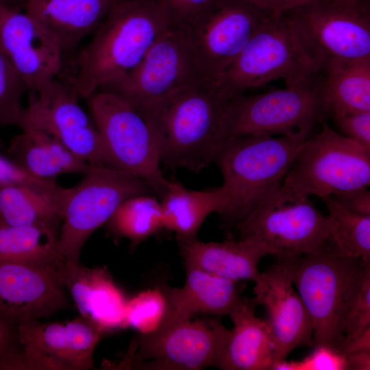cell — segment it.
<instances>
[{
  "label": "cell",
  "instance_id": "6da1fadb",
  "mask_svg": "<svg viewBox=\"0 0 370 370\" xmlns=\"http://www.w3.org/2000/svg\"><path fill=\"white\" fill-rule=\"evenodd\" d=\"M171 23L156 0H119L81 50L69 79L88 98L135 68Z\"/></svg>",
  "mask_w": 370,
  "mask_h": 370
},
{
  "label": "cell",
  "instance_id": "7a4b0ae2",
  "mask_svg": "<svg viewBox=\"0 0 370 370\" xmlns=\"http://www.w3.org/2000/svg\"><path fill=\"white\" fill-rule=\"evenodd\" d=\"M225 101L214 88L195 81L140 114L153 131L160 162L194 172L214 162L226 139Z\"/></svg>",
  "mask_w": 370,
  "mask_h": 370
},
{
  "label": "cell",
  "instance_id": "3957f363",
  "mask_svg": "<svg viewBox=\"0 0 370 370\" xmlns=\"http://www.w3.org/2000/svg\"><path fill=\"white\" fill-rule=\"evenodd\" d=\"M308 136L269 135L226 138L214 163L223 176L230 201L221 214L235 227L275 195Z\"/></svg>",
  "mask_w": 370,
  "mask_h": 370
},
{
  "label": "cell",
  "instance_id": "277c9868",
  "mask_svg": "<svg viewBox=\"0 0 370 370\" xmlns=\"http://www.w3.org/2000/svg\"><path fill=\"white\" fill-rule=\"evenodd\" d=\"M284 263L302 299L313 328V346L340 351L347 314L370 263L338 254L325 243L317 249Z\"/></svg>",
  "mask_w": 370,
  "mask_h": 370
},
{
  "label": "cell",
  "instance_id": "5b68a950",
  "mask_svg": "<svg viewBox=\"0 0 370 370\" xmlns=\"http://www.w3.org/2000/svg\"><path fill=\"white\" fill-rule=\"evenodd\" d=\"M369 184L370 151L322 123L320 132L304 141L280 188L264 206L337 195Z\"/></svg>",
  "mask_w": 370,
  "mask_h": 370
},
{
  "label": "cell",
  "instance_id": "8992f818",
  "mask_svg": "<svg viewBox=\"0 0 370 370\" xmlns=\"http://www.w3.org/2000/svg\"><path fill=\"white\" fill-rule=\"evenodd\" d=\"M321 67L283 14H273L224 71L216 91L225 100L278 79L286 85L317 78Z\"/></svg>",
  "mask_w": 370,
  "mask_h": 370
},
{
  "label": "cell",
  "instance_id": "52a82bcc",
  "mask_svg": "<svg viewBox=\"0 0 370 370\" xmlns=\"http://www.w3.org/2000/svg\"><path fill=\"white\" fill-rule=\"evenodd\" d=\"M320 75L264 93L226 100L223 127L225 138L257 135L308 136L327 116Z\"/></svg>",
  "mask_w": 370,
  "mask_h": 370
},
{
  "label": "cell",
  "instance_id": "ba28073f",
  "mask_svg": "<svg viewBox=\"0 0 370 370\" xmlns=\"http://www.w3.org/2000/svg\"><path fill=\"white\" fill-rule=\"evenodd\" d=\"M273 14L245 0H214L180 28L197 79L215 89L224 71Z\"/></svg>",
  "mask_w": 370,
  "mask_h": 370
},
{
  "label": "cell",
  "instance_id": "9c48e42d",
  "mask_svg": "<svg viewBox=\"0 0 370 370\" xmlns=\"http://www.w3.org/2000/svg\"><path fill=\"white\" fill-rule=\"evenodd\" d=\"M86 99L108 166L143 180L161 196L169 180L161 171L157 143L147 121L113 92L98 90Z\"/></svg>",
  "mask_w": 370,
  "mask_h": 370
},
{
  "label": "cell",
  "instance_id": "30bf717a",
  "mask_svg": "<svg viewBox=\"0 0 370 370\" xmlns=\"http://www.w3.org/2000/svg\"><path fill=\"white\" fill-rule=\"evenodd\" d=\"M151 190L136 176L110 166H90L82 180L69 188L58 237L61 260L79 261L88 238L123 201Z\"/></svg>",
  "mask_w": 370,
  "mask_h": 370
},
{
  "label": "cell",
  "instance_id": "8fae6325",
  "mask_svg": "<svg viewBox=\"0 0 370 370\" xmlns=\"http://www.w3.org/2000/svg\"><path fill=\"white\" fill-rule=\"evenodd\" d=\"M282 14L321 69L331 60L370 58V12L365 0H312Z\"/></svg>",
  "mask_w": 370,
  "mask_h": 370
},
{
  "label": "cell",
  "instance_id": "7c38bea8",
  "mask_svg": "<svg viewBox=\"0 0 370 370\" xmlns=\"http://www.w3.org/2000/svg\"><path fill=\"white\" fill-rule=\"evenodd\" d=\"M230 333L217 319L175 322L140 334L122 365L158 370L220 368Z\"/></svg>",
  "mask_w": 370,
  "mask_h": 370
},
{
  "label": "cell",
  "instance_id": "4fadbf2b",
  "mask_svg": "<svg viewBox=\"0 0 370 370\" xmlns=\"http://www.w3.org/2000/svg\"><path fill=\"white\" fill-rule=\"evenodd\" d=\"M20 129L42 130L62 143L91 166H108L97 129L79 103L72 84L55 78L29 92Z\"/></svg>",
  "mask_w": 370,
  "mask_h": 370
},
{
  "label": "cell",
  "instance_id": "5bb4252c",
  "mask_svg": "<svg viewBox=\"0 0 370 370\" xmlns=\"http://www.w3.org/2000/svg\"><path fill=\"white\" fill-rule=\"evenodd\" d=\"M16 331L24 352L10 353V369H91L93 353L105 333L81 315L62 323L27 321L17 324Z\"/></svg>",
  "mask_w": 370,
  "mask_h": 370
},
{
  "label": "cell",
  "instance_id": "9a60e30c",
  "mask_svg": "<svg viewBox=\"0 0 370 370\" xmlns=\"http://www.w3.org/2000/svg\"><path fill=\"white\" fill-rule=\"evenodd\" d=\"M195 81L199 80L192 69L182 31L170 26L135 68L99 90L116 94L143 114Z\"/></svg>",
  "mask_w": 370,
  "mask_h": 370
},
{
  "label": "cell",
  "instance_id": "2e32d148",
  "mask_svg": "<svg viewBox=\"0 0 370 370\" xmlns=\"http://www.w3.org/2000/svg\"><path fill=\"white\" fill-rule=\"evenodd\" d=\"M235 227L241 237L261 242L278 260L293 259L314 251L328 240L330 232L328 216L308 198L262 206Z\"/></svg>",
  "mask_w": 370,
  "mask_h": 370
},
{
  "label": "cell",
  "instance_id": "e0dca14e",
  "mask_svg": "<svg viewBox=\"0 0 370 370\" xmlns=\"http://www.w3.org/2000/svg\"><path fill=\"white\" fill-rule=\"evenodd\" d=\"M0 47L28 92L50 82L62 70L63 53L56 40L26 12L1 1Z\"/></svg>",
  "mask_w": 370,
  "mask_h": 370
},
{
  "label": "cell",
  "instance_id": "ac0fdd59",
  "mask_svg": "<svg viewBox=\"0 0 370 370\" xmlns=\"http://www.w3.org/2000/svg\"><path fill=\"white\" fill-rule=\"evenodd\" d=\"M54 266L0 262V319L18 324L69 307Z\"/></svg>",
  "mask_w": 370,
  "mask_h": 370
},
{
  "label": "cell",
  "instance_id": "d6986e66",
  "mask_svg": "<svg viewBox=\"0 0 370 370\" xmlns=\"http://www.w3.org/2000/svg\"><path fill=\"white\" fill-rule=\"evenodd\" d=\"M254 282L253 302L266 309L275 361L297 347L313 346L310 317L284 263L278 260Z\"/></svg>",
  "mask_w": 370,
  "mask_h": 370
},
{
  "label": "cell",
  "instance_id": "ffe728a7",
  "mask_svg": "<svg viewBox=\"0 0 370 370\" xmlns=\"http://www.w3.org/2000/svg\"><path fill=\"white\" fill-rule=\"evenodd\" d=\"M54 269L82 317L91 321L105 333L126 328L127 299L107 269L88 268L79 261L66 260L58 262Z\"/></svg>",
  "mask_w": 370,
  "mask_h": 370
},
{
  "label": "cell",
  "instance_id": "44dd1931",
  "mask_svg": "<svg viewBox=\"0 0 370 370\" xmlns=\"http://www.w3.org/2000/svg\"><path fill=\"white\" fill-rule=\"evenodd\" d=\"M186 269L183 286L164 292L166 310L160 328L197 315L228 314L241 297L237 282L197 269Z\"/></svg>",
  "mask_w": 370,
  "mask_h": 370
},
{
  "label": "cell",
  "instance_id": "7402d4cb",
  "mask_svg": "<svg viewBox=\"0 0 370 370\" xmlns=\"http://www.w3.org/2000/svg\"><path fill=\"white\" fill-rule=\"evenodd\" d=\"M180 244L186 268L202 270L232 281L251 280L259 276L258 264L270 255L267 247L251 237L223 242L197 238Z\"/></svg>",
  "mask_w": 370,
  "mask_h": 370
},
{
  "label": "cell",
  "instance_id": "603a6c76",
  "mask_svg": "<svg viewBox=\"0 0 370 370\" xmlns=\"http://www.w3.org/2000/svg\"><path fill=\"white\" fill-rule=\"evenodd\" d=\"M119 0H27L25 12L58 42L63 55L74 49Z\"/></svg>",
  "mask_w": 370,
  "mask_h": 370
},
{
  "label": "cell",
  "instance_id": "cb8c5ba5",
  "mask_svg": "<svg viewBox=\"0 0 370 370\" xmlns=\"http://www.w3.org/2000/svg\"><path fill=\"white\" fill-rule=\"evenodd\" d=\"M233 328L221 362L224 370H269L275 361L265 319L256 316L253 301L241 297L227 314Z\"/></svg>",
  "mask_w": 370,
  "mask_h": 370
},
{
  "label": "cell",
  "instance_id": "d4e9b609",
  "mask_svg": "<svg viewBox=\"0 0 370 370\" xmlns=\"http://www.w3.org/2000/svg\"><path fill=\"white\" fill-rule=\"evenodd\" d=\"M160 198L164 228L174 232L182 243L197 238L202 223L210 214H221L225 211L230 194L223 184L197 190L169 180Z\"/></svg>",
  "mask_w": 370,
  "mask_h": 370
},
{
  "label": "cell",
  "instance_id": "484cf974",
  "mask_svg": "<svg viewBox=\"0 0 370 370\" xmlns=\"http://www.w3.org/2000/svg\"><path fill=\"white\" fill-rule=\"evenodd\" d=\"M14 136L8 147L10 158L31 175L54 180L66 174L84 175L90 165L59 140L42 130L25 127Z\"/></svg>",
  "mask_w": 370,
  "mask_h": 370
},
{
  "label": "cell",
  "instance_id": "4316f807",
  "mask_svg": "<svg viewBox=\"0 0 370 370\" xmlns=\"http://www.w3.org/2000/svg\"><path fill=\"white\" fill-rule=\"evenodd\" d=\"M69 188L23 184L0 186V225L60 229Z\"/></svg>",
  "mask_w": 370,
  "mask_h": 370
},
{
  "label": "cell",
  "instance_id": "83f0119b",
  "mask_svg": "<svg viewBox=\"0 0 370 370\" xmlns=\"http://www.w3.org/2000/svg\"><path fill=\"white\" fill-rule=\"evenodd\" d=\"M321 73V95L327 115L370 111V58L331 60Z\"/></svg>",
  "mask_w": 370,
  "mask_h": 370
},
{
  "label": "cell",
  "instance_id": "f1b7e54d",
  "mask_svg": "<svg viewBox=\"0 0 370 370\" xmlns=\"http://www.w3.org/2000/svg\"><path fill=\"white\" fill-rule=\"evenodd\" d=\"M59 232L50 227L0 225V262L56 265L61 261Z\"/></svg>",
  "mask_w": 370,
  "mask_h": 370
},
{
  "label": "cell",
  "instance_id": "f546056e",
  "mask_svg": "<svg viewBox=\"0 0 370 370\" xmlns=\"http://www.w3.org/2000/svg\"><path fill=\"white\" fill-rule=\"evenodd\" d=\"M110 234L125 238L132 247L164 228L160 200L140 194L123 201L105 224Z\"/></svg>",
  "mask_w": 370,
  "mask_h": 370
},
{
  "label": "cell",
  "instance_id": "4dcf8cb0",
  "mask_svg": "<svg viewBox=\"0 0 370 370\" xmlns=\"http://www.w3.org/2000/svg\"><path fill=\"white\" fill-rule=\"evenodd\" d=\"M321 199L328 210V240L335 251L370 263V216L351 211L332 196Z\"/></svg>",
  "mask_w": 370,
  "mask_h": 370
},
{
  "label": "cell",
  "instance_id": "1f68e13d",
  "mask_svg": "<svg viewBox=\"0 0 370 370\" xmlns=\"http://www.w3.org/2000/svg\"><path fill=\"white\" fill-rule=\"evenodd\" d=\"M166 310L164 293L159 289L142 291L127 299L125 321L126 328L137 330L140 334H147L161 325Z\"/></svg>",
  "mask_w": 370,
  "mask_h": 370
},
{
  "label": "cell",
  "instance_id": "d6a6232c",
  "mask_svg": "<svg viewBox=\"0 0 370 370\" xmlns=\"http://www.w3.org/2000/svg\"><path fill=\"white\" fill-rule=\"evenodd\" d=\"M27 86L0 47V128L20 127L25 108L22 106Z\"/></svg>",
  "mask_w": 370,
  "mask_h": 370
},
{
  "label": "cell",
  "instance_id": "836d02e7",
  "mask_svg": "<svg viewBox=\"0 0 370 370\" xmlns=\"http://www.w3.org/2000/svg\"><path fill=\"white\" fill-rule=\"evenodd\" d=\"M273 370H347L346 356L337 349L319 345L301 360L288 361L285 359L276 360Z\"/></svg>",
  "mask_w": 370,
  "mask_h": 370
},
{
  "label": "cell",
  "instance_id": "e575fe53",
  "mask_svg": "<svg viewBox=\"0 0 370 370\" xmlns=\"http://www.w3.org/2000/svg\"><path fill=\"white\" fill-rule=\"evenodd\" d=\"M370 327V270L347 314L343 342L340 352L350 340Z\"/></svg>",
  "mask_w": 370,
  "mask_h": 370
},
{
  "label": "cell",
  "instance_id": "d590c367",
  "mask_svg": "<svg viewBox=\"0 0 370 370\" xmlns=\"http://www.w3.org/2000/svg\"><path fill=\"white\" fill-rule=\"evenodd\" d=\"M332 118L342 136L370 151V111L345 112Z\"/></svg>",
  "mask_w": 370,
  "mask_h": 370
},
{
  "label": "cell",
  "instance_id": "8d00e7d4",
  "mask_svg": "<svg viewBox=\"0 0 370 370\" xmlns=\"http://www.w3.org/2000/svg\"><path fill=\"white\" fill-rule=\"evenodd\" d=\"M171 26L183 28L207 9L214 0H156Z\"/></svg>",
  "mask_w": 370,
  "mask_h": 370
},
{
  "label": "cell",
  "instance_id": "74e56055",
  "mask_svg": "<svg viewBox=\"0 0 370 370\" xmlns=\"http://www.w3.org/2000/svg\"><path fill=\"white\" fill-rule=\"evenodd\" d=\"M23 184L35 187L54 188L56 180H42L26 172L10 158L0 154V186Z\"/></svg>",
  "mask_w": 370,
  "mask_h": 370
},
{
  "label": "cell",
  "instance_id": "f35d334b",
  "mask_svg": "<svg viewBox=\"0 0 370 370\" xmlns=\"http://www.w3.org/2000/svg\"><path fill=\"white\" fill-rule=\"evenodd\" d=\"M332 197L351 211L370 216V191L367 187Z\"/></svg>",
  "mask_w": 370,
  "mask_h": 370
},
{
  "label": "cell",
  "instance_id": "ab89813d",
  "mask_svg": "<svg viewBox=\"0 0 370 370\" xmlns=\"http://www.w3.org/2000/svg\"><path fill=\"white\" fill-rule=\"evenodd\" d=\"M275 14H280L312 0H245Z\"/></svg>",
  "mask_w": 370,
  "mask_h": 370
},
{
  "label": "cell",
  "instance_id": "60d3db41",
  "mask_svg": "<svg viewBox=\"0 0 370 370\" xmlns=\"http://www.w3.org/2000/svg\"><path fill=\"white\" fill-rule=\"evenodd\" d=\"M370 351V327L353 338L341 349L345 356L356 352Z\"/></svg>",
  "mask_w": 370,
  "mask_h": 370
},
{
  "label": "cell",
  "instance_id": "b9f144b4",
  "mask_svg": "<svg viewBox=\"0 0 370 370\" xmlns=\"http://www.w3.org/2000/svg\"><path fill=\"white\" fill-rule=\"evenodd\" d=\"M347 370H369L370 351L353 353L346 356Z\"/></svg>",
  "mask_w": 370,
  "mask_h": 370
},
{
  "label": "cell",
  "instance_id": "7bdbcfd3",
  "mask_svg": "<svg viewBox=\"0 0 370 370\" xmlns=\"http://www.w3.org/2000/svg\"><path fill=\"white\" fill-rule=\"evenodd\" d=\"M10 324L0 319V356L7 350L11 338Z\"/></svg>",
  "mask_w": 370,
  "mask_h": 370
},
{
  "label": "cell",
  "instance_id": "ee69618b",
  "mask_svg": "<svg viewBox=\"0 0 370 370\" xmlns=\"http://www.w3.org/2000/svg\"><path fill=\"white\" fill-rule=\"evenodd\" d=\"M10 1H13V0H0L1 2L8 3V4H10ZM15 1H17V0H15ZM19 1L21 2H23L25 4L27 0H19Z\"/></svg>",
  "mask_w": 370,
  "mask_h": 370
},
{
  "label": "cell",
  "instance_id": "f6af8a7d",
  "mask_svg": "<svg viewBox=\"0 0 370 370\" xmlns=\"http://www.w3.org/2000/svg\"><path fill=\"white\" fill-rule=\"evenodd\" d=\"M341 1H349V2H356V1H358L360 0H341Z\"/></svg>",
  "mask_w": 370,
  "mask_h": 370
}]
</instances>
